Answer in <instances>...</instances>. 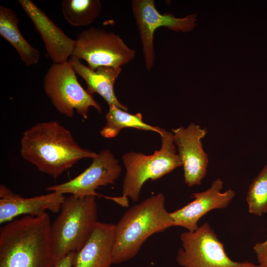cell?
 <instances>
[{
	"instance_id": "obj_1",
	"label": "cell",
	"mask_w": 267,
	"mask_h": 267,
	"mask_svg": "<svg viewBox=\"0 0 267 267\" xmlns=\"http://www.w3.org/2000/svg\"><path fill=\"white\" fill-rule=\"evenodd\" d=\"M20 153L25 161L54 178L80 160L97 155L81 147L70 131L56 121L39 123L25 130Z\"/></svg>"
},
{
	"instance_id": "obj_2",
	"label": "cell",
	"mask_w": 267,
	"mask_h": 267,
	"mask_svg": "<svg viewBox=\"0 0 267 267\" xmlns=\"http://www.w3.org/2000/svg\"><path fill=\"white\" fill-rule=\"evenodd\" d=\"M47 213L25 216L0 228V267H53Z\"/></svg>"
},
{
	"instance_id": "obj_3",
	"label": "cell",
	"mask_w": 267,
	"mask_h": 267,
	"mask_svg": "<svg viewBox=\"0 0 267 267\" xmlns=\"http://www.w3.org/2000/svg\"><path fill=\"white\" fill-rule=\"evenodd\" d=\"M173 226L174 221L166 209L162 193L132 206L115 224L112 264L132 259L149 236Z\"/></svg>"
},
{
	"instance_id": "obj_4",
	"label": "cell",
	"mask_w": 267,
	"mask_h": 267,
	"mask_svg": "<svg viewBox=\"0 0 267 267\" xmlns=\"http://www.w3.org/2000/svg\"><path fill=\"white\" fill-rule=\"evenodd\" d=\"M95 196L65 197L51 225L53 266L67 254L79 251L89 238L98 222Z\"/></svg>"
},
{
	"instance_id": "obj_5",
	"label": "cell",
	"mask_w": 267,
	"mask_h": 267,
	"mask_svg": "<svg viewBox=\"0 0 267 267\" xmlns=\"http://www.w3.org/2000/svg\"><path fill=\"white\" fill-rule=\"evenodd\" d=\"M160 135L161 147L153 154L129 152L123 155L122 159L126 169L123 194L110 199L123 206H128V197L137 202L141 188L147 180L158 179L182 166L180 157L176 153L172 133L164 129Z\"/></svg>"
},
{
	"instance_id": "obj_6",
	"label": "cell",
	"mask_w": 267,
	"mask_h": 267,
	"mask_svg": "<svg viewBox=\"0 0 267 267\" xmlns=\"http://www.w3.org/2000/svg\"><path fill=\"white\" fill-rule=\"evenodd\" d=\"M45 94L60 113L72 118L75 111L84 119L88 118L89 107L102 113L101 106L79 83L76 73L68 60L53 63L45 74L43 83Z\"/></svg>"
},
{
	"instance_id": "obj_7",
	"label": "cell",
	"mask_w": 267,
	"mask_h": 267,
	"mask_svg": "<svg viewBox=\"0 0 267 267\" xmlns=\"http://www.w3.org/2000/svg\"><path fill=\"white\" fill-rule=\"evenodd\" d=\"M182 246L176 257L183 267H260L249 261L235 262L227 256L223 244L208 222L180 236Z\"/></svg>"
},
{
	"instance_id": "obj_8",
	"label": "cell",
	"mask_w": 267,
	"mask_h": 267,
	"mask_svg": "<svg viewBox=\"0 0 267 267\" xmlns=\"http://www.w3.org/2000/svg\"><path fill=\"white\" fill-rule=\"evenodd\" d=\"M135 50L119 36L104 29L90 27L80 33L72 56L85 60L95 70L100 66L121 67L132 61Z\"/></svg>"
},
{
	"instance_id": "obj_9",
	"label": "cell",
	"mask_w": 267,
	"mask_h": 267,
	"mask_svg": "<svg viewBox=\"0 0 267 267\" xmlns=\"http://www.w3.org/2000/svg\"><path fill=\"white\" fill-rule=\"evenodd\" d=\"M133 15L139 33L146 69L149 71L155 61L154 34L159 27H164L176 32H188L197 26L196 13L177 18L173 14L160 13L154 0H133L131 2Z\"/></svg>"
},
{
	"instance_id": "obj_10",
	"label": "cell",
	"mask_w": 267,
	"mask_h": 267,
	"mask_svg": "<svg viewBox=\"0 0 267 267\" xmlns=\"http://www.w3.org/2000/svg\"><path fill=\"white\" fill-rule=\"evenodd\" d=\"M121 170L113 153L105 149L97 153L90 165L80 175L65 182L49 186L46 190L80 196H96L95 190L99 186L115 183Z\"/></svg>"
},
{
	"instance_id": "obj_11",
	"label": "cell",
	"mask_w": 267,
	"mask_h": 267,
	"mask_svg": "<svg viewBox=\"0 0 267 267\" xmlns=\"http://www.w3.org/2000/svg\"><path fill=\"white\" fill-rule=\"evenodd\" d=\"M172 131L183 168L185 183L189 187L200 185L207 174L209 162L202 142L207 129L191 123L186 128L181 126Z\"/></svg>"
},
{
	"instance_id": "obj_12",
	"label": "cell",
	"mask_w": 267,
	"mask_h": 267,
	"mask_svg": "<svg viewBox=\"0 0 267 267\" xmlns=\"http://www.w3.org/2000/svg\"><path fill=\"white\" fill-rule=\"evenodd\" d=\"M223 182L218 178L210 188L200 192L192 194L194 200L182 208L170 213L174 226H181L193 232L199 227V220L205 214L214 209L227 207L235 195V192L228 189L221 192Z\"/></svg>"
},
{
	"instance_id": "obj_13",
	"label": "cell",
	"mask_w": 267,
	"mask_h": 267,
	"mask_svg": "<svg viewBox=\"0 0 267 267\" xmlns=\"http://www.w3.org/2000/svg\"><path fill=\"white\" fill-rule=\"evenodd\" d=\"M18 3L29 16L41 35L47 54L54 63L68 61L75 47V40L68 37L31 0H18Z\"/></svg>"
},
{
	"instance_id": "obj_14",
	"label": "cell",
	"mask_w": 267,
	"mask_h": 267,
	"mask_svg": "<svg viewBox=\"0 0 267 267\" xmlns=\"http://www.w3.org/2000/svg\"><path fill=\"white\" fill-rule=\"evenodd\" d=\"M65 196L57 192L30 198L13 192L3 184L0 185V223L9 222L17 216H39L48 210L60 212Z\"/></svg>"
},
{
	"instance_id": "obj_15",
	"label": "cell",
	"mask_w": 267,
	"mask_h": 267,
	"mask_svg": "<svg viewBox=\"0 0 267 267\" xmlns=\"http://www.w3.org/2000/svg\"><path fill=\"white\" fill-rule=\"evenodd\" d=\"M115 224L98 222L89 238L76 252L73 267H110Z\"/></svg>"
},
{
	"instance_id": "obj_16",
	"label": "cell",
	"mask_w": 267,
	"mask_h": 267,
	"mask_svg": "<svg viewBox=\"0 0 267 267\" xmlns=\"http://www.w3.org/2000/svg\"><path fill=\"white\" fill-rule=\"evenodd\" d=\"M69 60L76 73L86 82V90L89 94L92 95L94 93H98L109 106L114 105L128 111L127 106L119 102L114 90V84L122 71L121 67L100 66L92 70L73 56Z\"/></svg>"
},
{
	"instance_id": "obj_17",
	"label": "cell",
	"mask_w": 267,
	"mask_h": 267,
	"mask_svg": "<svg viewBox=\"0 0 267 267\" xmlns=\"http://www.w3.org/2000/svg\"><path fill=\"white\" fill-rule=\"evenodd\" d=\"M19 18L11 9L0 5V35L16 50L27 66L35 65L40 60V51L24 39L19 28Z\"/></svg>"
},
{
	"instance_id": "obj_18",
	"label": "cell",
	"mask_w": 267,
	"mask_h": 267,
	"mask_svg": "<svg viewBox=\"0 0 267 267\" xmlns=\"http://www.w3.org/2000/svg\"><path fill=\"white\" fill-rule=\"evenodd\" d=\"M105 119L106 124L100 130V134L107 138L115 137L120 131L125 128H134L145 131H154L160 135L164 130L144 123L140 113L132 114L114 105L109 106Z\"/></svg>"
},
{
	"instance_id": "obj_19",
	"label": "cell",
	"mask_w": 267,
	"mask_h": 267,
	"mask_svg": "<svg viewBox=\"0 0 267 267\" xmlns=\"http://www.w3.org/2000/svg\"><path fill=\"white\" fill-rule=\"evenodd\" d=\"M61 7L64 19L75 27L93 22L100 15L102 8L99 0H63Z\"/></svg>"
},
{
	"instance_id": "obj_20",
	"label": "cell",
	"mask_w": 267,
	"mask_h": 267,
	"mask_svg": "<svg viewBox=\"0 0 267 267\" xmlns=\"http://www.w3.org/2000/svg\"><path fill=\"white\" fill-rule=\"evenodd\" d=\"M246 201L250 213L260 217L267 212V164L250 184Z\"/></svg>"
},
{
	"instance_id": "obj_21",
	"label": "cell",
	"mask_w": 267,
	"mask_h": 267,
	"mask_svg": "<svg viewBox=\"0 0 267 267\" xmlns=\"http://www.w3.org/2000/svg\"><path fill=\"white\" fill-rule=\"evenodd\" d=\"M260 267H267V234L266 239L257 242L253 248Z\"/></svg>"
},
{
	"instance_id": "obj_22",
	"label": "cell",
	"mask_w": 267,
	"mask_h": 267,
	"mask_svg": "<svg viewBox=\"0 0 267 267\" xmlns=\"http://www.w3.org/2000/svg\"><path fill=\"white\" fill-rule=\"evenodd\" d=\"M76 252H71L57 262L53 267H73Z\"/></svg>"
}]
</instances>
